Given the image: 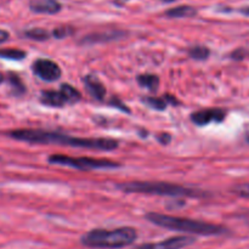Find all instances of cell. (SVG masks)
Returning a JSON list of instances; mask_svg holds the SVG:
<instances>
[{
    "label": "cell",
    "instance_id": "cell-1",
    "mask_svg": "<svg viewBox=\"0 0 249 249\" xmlns=\"http://www.w3.org/2000/svg\"><path fill=\"white\" fill-rule=\"evenodd\" d=\"M10 139L33 143V145H62L70 147L87 148L96 151H113L118 148L119 142L108 138H74L57 131L43 130V129H16L6 134Z\"/></svg>",
    "mask_w": 249,
    "mask_h": 249
},
{
    "label": "cell",
    "instance_id": "cell-2",
    "mask_svg": "<svg viewBox=\"0 0 249 249\" xmlns=\"http://www.w3.org/2000/svg\"><path fill=\"white\" fill-rule=\"evenodd\" d=\"M146 219L150 223L160 226V228L173 231H180V232L185 233H192V235L218 236L228 232L225 228L220 225H215V224L204 223V221L194 220V219L189 218H181V216L153 213V212L146 214Z\"/></svg>",
    "mask_w": 249,
    "mask_h": 249
},
{
    "label": "cell",
    "instance_id": "cell-3",
    "mask_svg": "<svg viewBox=\"0 0 249 249\" xmlns=\"http://www.w3.org/2000/svg\"><path fill=\"white\" fill-rule=\"evenodd\" d=\"M136 240H138V231L125 226L114 230L95 229L83 235L80 242L88 248L119 249L133 245Z\"/></svg>",
    "mask_w": 249,
    "mask_h": 249
},
{
    "label": "cell",
    "instance_id": "cell-4",
    "mask_svg": "<svg viewBox=\"0 0 249 249\" xmlns=\"http://www.w3.org/2000/svg\"><path fill=\"white\" fill-rule=\"evenodd\" d=\"M117 189L126 194H142L156 195V196H172V197H191L201 198L206 197L207 194L202 190L192 187L181 186L170 182H152V181H133L123 182L117 185Z\"/></svg>",
    "mask_w": 249,
    "mask_h": 249
},
{
    "label": "cell",
    "instance_id": "cell-5",
    "mask_svg": "<svg viewBox=\"0 0 249 249\" xmlns=\"http://www.w3.org/2000/svg\"><path fill=\"white\" fill-rule=\"evenodd\" d=\"M50 164L65 165V167L74 168L79 170H95V169H114L119 168L121 164L109 160L90 157H70L65 155H51L48 158Z\"/></svg>",
    "mask_w": 249,
    "mask_h": 249
},
{
    "label": "cell",
    "instance_id": "cell-6",
    "mask_svg": "<svg viewBox=\"0 0 249 249\" xmlns=\"http://www.w3.org/2000/svg\"><path fill=\"white\" fill-rule=\"evenodd\" d=\"M82 94L71 84H62L58 90H44L40 94V102L45 106L61 107L74 105L80 101Z\"/></svg>",
    "mask_w": 249,
    "mask_h": 249
},
{
    "label": "cell",
    "instance_id": "cell-7",
    "mask_svg": "<svg viewBox=\"0 0 249 249\" xmlns=\"http://www.w3.org/2000/svg\"><path fill=\"white\" fill-rule=\"evenodd\" d=\"M32 71L39 79L50 83L60 79L61 74H62L60 66L49 58H36L32 63Z\"/></svg>",
    "mask_w": 249,
    "mask_h": 249
},
{
    "label": "cell",
    "instance_id": "cell-8",
    "mask_svg": "<svg viewBox=\"0 0 249 249\" xmlns=\"http://www.w3.org/2000/svg\"><path fill=\"white\" fill-rule=\"evenodd\" d=\"M226 112L221 108H206L191 114V121L196 125L204 126L211 123H221L225 119Z\"/></svg>",
    "mask_w": 249,
    "mask_h": 249
},
{
    "label": "cell",
    "instance_id": "cell-9",
    "mask_svg": "<svg viewBox=\"0 0 249 249\" xmlns=\"http://www.w3.org/2000/svg\"><path fill=\"white\" fill-rule=\"evenodd\" d=\"M28 6L31 11L44 15H56L62 9L58 0H29Z\"/></svg>",
    "mask_w": 249,
    "mask_h": 249
},
{
    "label": "cell",
    "instance_id": "cell-10",
    "mask_svg": "<svg viewBox=\"0 0 249 249\" xmlns=\"http://www.w3.org/2000/svg\"><path fill=\"white\" fill-rule=\"evenodd\" d=\"M83 83H84L85 89L88 90L90 95L97 101H104L105 96H106V88H105L104 83L99 79L97 77L91 74H88L83 78Z\"/></svg>",
    "mask_w": 249,
    "mask_h": 249
},
{
    "label": "cell",
    "instance_id": "cell-11",
    "mask_svg": "<svg viewBox=\"0 0 249 249\" xmlns=\"http://www.w3.org/2000/svg\"><path fill=\"white\" fill-rule=\"evenodd\" d=\"M196 242V238L191 237V236H175V237L167 238V240L162 241L158 243V249H182L185 247L194 245Z\"/></svg>",
    "mask_w": 249,
    "mask_h": 249
},
{
    "label": "cell",
    "instance_id": "cell-12",
    "mask_svg": "<svg viewBox=\"0 0 249 249\" xmlns=\"http://www.w3.org/2000/svg\"><path fill=\"white\" fill-rule=\"evenodd\" d=\"M124 32L112 31V32H104V33H92L90 36H87L83 38L82 44H95V43H105V41L114 40L118 39L119 36H123Z\"/></svg>",
    "mask_w": 249,
    "mask_h": 249
},
{
    "label": "cell",
    "instance_id": "cell-13",
    "mask_svg": "<svg viewBox=\"0 0 249 249\" xmlns=\"http://www.w3.org/2000/svg\"><path fill=\"white\" fill-rule=\"evenodd\" d=\"M164 15L169 18H190L197 15V9L190 5H181V6H175L167 10Z\"/></svg>",
    "mask_w": 249,
    "mask_h": 249
},
{
    "label": "cell",
    "instance_id": "cell-14",
    "mask_svg": "<svg viewBox=\"0 0 249 249\" xmlns=\"http://www.w3.org/2000/svg\"><path fill=\"white\" fill-rule=\"evenodd\" d=\"M7 83L10 87V92L14 96H22L26 92V85L22 82L21 77L14 72H10L7 74Z\"/></svg>",
    "mask_w": 249,
    "mask_h": 249
},
{
    "label": "cell",
    "instance_id": "cell-15",
    "mask_svg": "<svg viewBox=\"0 0 249 249\" xmlns=\"http://www.w3.org/2000/svg\"><path fill=\"white\" fill-rule=\"evenodd\" d=\"M51 33L44 28H39V27H34V28L26 29L23 32V36L27 39L36 41H45L50 38Z\"/></svg>",
    "mask_w": 249,
    "mask_h": 249
},
{
    "label": "cell",
    "instance_id": "cell-16",
    "mask_svg": "<svg viewBox=\"0 0 249 249\" xmlns=\"http://www.w3.org/2000/svg\"><path fill=\"white\" fill-rule=\"evenodd\" d=\"M138 83L139 85L151 91H157L160 87V78L156 74H140L138 77Z\"/></svg>",
    "mask_w": 249,
    "mask_h": 249
},
{
    "label": "cell",
    "instance_id": "cell-17",
    "mask_svg": "<svg viewBox=\"0 0 249 249\" xmlns=\"http://www.w3.org/2000/svg\"><path fill=\"white\" fill-rule=\"evenodd\" d=\"M27 56L26 51L21 50V49L16 48H6L0 49V58L10 61H22L24 60Z\"/></svg>",
    "mask_w": 249,
    "mask_h": 249
},
{
    "label": "cell",
    "instance_id": "cell-18",
    "mask_svg": "<svg viewBox=\"0 0 249 249\" xmlns=\"http://www.w3.org/2000/svg\"><path fill=\"white\" fill-rule=\"evenodd\" d=\"M189 53V56L194 60H198V61H203L207 60L211 55V50H209L207 46L204 45H195L191 46V48L187 50Z\"/></svg>",
    "mask_w": 249,
    "mask_h": 249
},
{
    "label": "cell",
    "instance_id": "cell-19",
    "mask_svg": "<svg viewBox=\"0 0 249 249\" xmlns=\"http://www.w3.org/2000/svg\"><path fill=\"white\" fill-rule=\"evenodd\" d=\"M142 102L146 106L151 107V108L156 109V111H164L168 106V101L164 97H156V96H150L142 99Z\"/></svg>",
    "mask_w": 249,
    "mask_h": 249
},
{
    "label": "cell",
    "instance_id": "cell-20",
    "mask_svg": "<svg viewBox=\"0 0 249 249\" xmlns=\"http://www.w3.org/2000/svg\"><path fill=\"white\" fill-rule=\"evenodd\" d=\"M73 33V28L72 27H67V26H62V27H57V28L53 29L51 32V36L56 39H63L67 38L68 36Z\"/></svg>",
    "mask_w": 249,
    "mask_h": 249
},
{
    "label": "cell",
    "instance_id": "cell-21",
    "mask_svg": "<svg viewBox=\"0 0 249 249\" xmlns=\"http://www.w3.org/2000/svg\"><path fill=\"white\" fill-rule=\"evenodd\" d=\"M235 191L236 194L240 195V196L249 197V184H245L242 185V186H238Z\"/></svg>",
    "mask_w": 249,
    "mask_h": 249
},
{
    "label": "cell",
    "instance_id": "cell-22",
    "mask_svg": "<svg viewBox=\"0 0 249 249\" xmlns=\"http://www.w3.org/2000/svg\"><path fill=\"white\" fill-rule=\"evenodd\" d=\"M111 105H112V106L117 107V108L122 109V111H123V112H126V113H129V112H130V109H129L128 107H126V105H124L123 102H121V101H119L118 99H114V100H112V101H111Z\"/></svg>",
    "mask_w": 249,
    "mask_h": 249
},
{
    "label": "cell",
    "instance_id": "cell-23",
    "mask_svg": "<svg viewBox=\"0 0 249 249\" xmlns=\"http://www.w3.org/2000/svg\"><path fill=\"white\" fill-rule=\"evenodd\" d=\"M158 141H160L162 145H168V143L172 141V135L168 133L160 134V135H158Z\"/></svg>",
    "mask_w": 249,
    "mask_h": 249
},
{
    "label": "cell",
    "instance_id": "cell-24",
    "mask_svg": "<svg viewBox=\"0 0 249 249\" xmlns=\"http://www.w3.org/2000/svg\"><path fill=\"white\" fill-rule=\"evenodd\" d=\"M10 33L5 29H0V44H4L5 41L9 40Z\"/></svg>",
    "mask_w": 249,
    "mask_h": 249
},
{
    "label": "cell",
    "instance_id": "cell-25",
    "mask_svg": "<svg viewBox=\"0 0 249 249\" xmlns=\"http://www.w3.org/2000/svg\"><path fill=\"white\" fill-rule=\"evenodd\" d=\"M245 53L246 50H243V49H238V50H236L235 53H232V57L236 58V60H242V58H245Z\"/></svg>",
    "mask_w": 249,
    "mask_h": 249
},
{
    "label": "cell",
    "instance_id": "cell-26",
    "mask_svg": "<svg viewBox=\"0 0 249 249\" xmlns=\"http://www.w3.org/2000/svg\"><path fill=\"white\" fill-rule=\"evenodd\" d=\"M134 249H157V246L153 245V243H146V245H141Z\"/></svg>",
    "mask_w": 249,
    "mask_h": 249
},
{
    "label": "cell",
    "instance_id": "cell-27",
    "mask_svg": "<svg viewBox=\"0 0 249 249\" xmlns=\"http://www.w3.org/2000/svg\"><path fill=\"white\" fill-rule=\"evenodd\" d=\"M5 80V77H4V74H2V73H0V84H1L2 82H4Z\"/></svg>",
    "mask_w": 249,
    "mask_h": 249
},
{
    "label": "cell",
    "instance_id": "cell-28",
    "mask_svg": "<svg viewBox=\"0 0 249 249\" xmlns=\"http://www.w3.org/2000/svg\"><path fill=\"white\" fill-rule=\"evenodd\" d=\"M246 140H247V142L249 143V133L247 134V136H246Z\"/></svg>",
    "mask_w": 249,
    "mask_h": 249
},
{
    "label": "cell",
    "instance_id": "cell-29",
    "mask_svg": "<svg viewBox=\"0 0 249 249\" xmlns=\"http://www.w3.org/2000/svg\"><path fill=\"white\" fill-rule=\"evenodd\" d=\"M162 1H164V2H170V1H174V0H162Z\"/></svg>",
    "mask_w": 249,
    "mask_h": 249
}]
</instances>
